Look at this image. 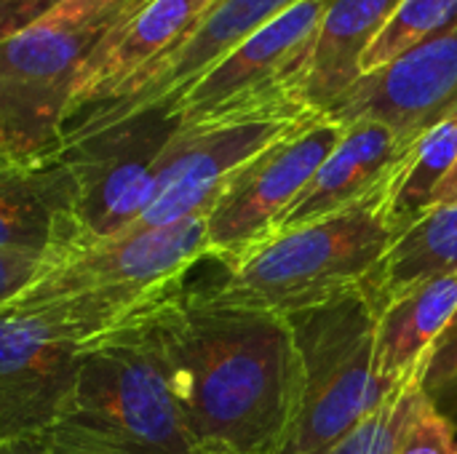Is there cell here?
<instances>
[{
    "label": "cell",
    "instance_id": "cell-1",
    "mask_svg": "<svg viewBox=\"0 0 457 454\" xmlns=\"http://www.w3.org/2000/svg\"><path fill=\"white\" fill-rule=\"evenodd\" d=\"M174 393L209 454H270L295 404L287 318L179 286L147 308Z\"/></svg>",
    "mask_w": 457,
    "mask_h": 454
},
{
    "label": "cell",
    "instance_id": "cell-2",
    "mask_svg": "<svg viewBox=\"0 0 457 454\" xmlns=\"http://www.w3.org/2000/svg\"><path fill=\"white\" fill-rule=\"evenodd\" d=\"M46 454H209L179 407L147 308L91 340Z\"/></svg>",
    "mask_w": 457,
    "mask_h": 454
},
{
    "label": "cell",
    "instance_id": "cell-3",
    "mask_svg": "<svg viewBox=\"0 0 457 454\" xmlns=\"http://www.w3.org/2000/svg\"><path fill=\"white\" fill-rule=\"evenodd\" d=\"M404 171L345 211L270 233L206 292L220 302L284 316L367 284L402 233L394 198Z\"/></svg>",
    "mask_w": 457,
    "mask_h": 454
},
{
    "label": "cell",
    "instance_id": "cell-4",
    "mask_svg": "<svg viewBox=\"0 0 457 454\" xmlns=\"http://www.w3.org/2000/svg\"><path fill=\"white\" fill-rule=\"evenodd\" d=\"M378 313L364 284L284 313L297 383L289 423L270 454H327L402 383L375 372Z\"/></svg>",
    "mask_w": 457,
    "mask_h": 454
},
{
    "label": "cell",
    "instance_id": "cell-5",
    "mask_svg": "<svg viewBox=\"0 0 457 454\" xmlns=\"http://www.w3.org/2000/svg\"><path fill=\"white\" fill-rule=\"evenodd\" d=\"M142 0H70L0 43V163H43L59 155L75 83Z\"/></svg>",
    "mask_w": 457,
    "mask_h": 454
},
{
    "label": "cell",
    "instance_id": "cell-6",
    "mask_svg": "<svg viewBox=\"0 0 457 454\" xmlns=\"http://www.w3.org/2000/svg\"><path fill=\"white\" fill-rule=\"evenodd\" d=\"M182 120L171 104L80 120L64 131L56 158L72 174L83 246L126 233L153 198L158 161Z\"/></svg>",
    "mask_w": 457,
    "mask_h": 454
},
{
    "label": "cell",
    "instance_id": "cell-7",
    "mask_svg": "<svg viewBox=\"0 0 457 454\" xmlns=\"http://www.w3.org/2000/svg\"><path fill=\"white\" fill-rule=\"evenodd\" d=\"M96 337L62 300L0 308V444L37 442L54 425Z\"/></svg>",
    "mask_w": 457,
    "mask_h": 454
},
{
    "label": "cell",
    "instance_id": "cell-8",
    "mask_svg": "<svg viewBox=\"0 0 457 454\" xmlns=\"http://www.w3.org/2000/svg\"><path fill=\"white\" fill-rule=\"evenodd\" d=\"M332 0H300L204 72L171 107L185 126L254 112H311L297 88Z\"/></svg>",
    "mask_w": 457,
    "mask_h": 454
},
{
    "label": "cell",
    "instance_id": "cell-9",
    "mask_svg": "<svg viewBox=\"0 0 457 454\" xmlns=\"http://www.w3.org/2000/svg\"><path fill=\"white\" fill-rule=\"evenodd\" d=\"M209 254V211L166 227L129 230L86 244L54 265L16 297L43 302L72 294H115L137 305H153L185 286V276Z\"/></svg>",
    "mask_w": 457,
    "mask_h": 454
},
{
    "label": "cell",
    "instance_id": "cell-10",
    "mask_svg": "<svg viewBox=\"0 0 457 454\" xmlns=\"http://www.w3.org/2000/svg\"><path fill=\"white\" fill-rule=\"evenodd\" d=\"M313 115L319 112H254L182 123L158 161L150 203L129 230L166 227L212 211L233 171Z\"/></svg>",
    "mask_w": 457,
    "mask_h": 454
},
{
    "label": "cell",
    "instance_id": "cell-11",
    "mask_svg": "<svg viewBox=\"0 0 457 454\" xmlns=\"http://www.w3.org/2000/svg\"><path fill=\"white\" fill-rule=\"evenodd\" d=\"M343 134V123L319 112L233 171L209 211L206 257L228 268L268 238Z\"/></svg>",
    "mask_w": 457,
    "mask_h": 454
},
{
    "label": "cell",
    "instance_id": "cell-12",
    "mask_svg": "<svg viewBox=\"0 0 457 454\" xmlns=\"http://www.w3.org/2000/svg\"><path fill=\"white\" fill-rule=\"evenodd\" d=\"M453 110H457V27L383 70L361 75L324 115L343 126L378 120L404 136H420Z\"/></svg>",
    "mask_w": 457,
    "mask_h": 454
},
{
    "label": "cell",
    "instance_id": "cell-13",
    "mask_svg": "<svg viewBox=\"0 0 457 454\" xmlns=\"http://www.w3.org/2000/svg\"><path fill=\"white\" fill-rule=\"evenodd\" d=\"M217 0H142L86 62L70 102L67 126L112 99L137 72L182 43Z\"/></svg>",
    "mask_w": 457,
    "mask_h": 454
},
{
    "label": "cell",
    "instance_id": "cell-14",
    "mask_svg": "<svg viewBox=\"0 0 457 454\" xmlns=\"http://www.w3.org/2000/svg\"><path fill=\"white\" fill-rule=\"evenodd\" d=\"M415 142L418 136H404L378 120L348 123L337 147L327 155L308 187L281 214L270 233L303 227L370 198L378 187L407 169Z\"/></svg>",
    "mask_w": 457,
    "mask_h": 454
},
{
    "label": "cell",
    "instance_id": "cell-15",
    "mask_svg": "<svg viewBox=\"0 0 457 454\" xmlns=\"http://www.w3.org/2000/svg\"><path fill=\"white\" fill-rule=\"evenodd\" d=\"M80 246L75 182L64 161L0 163V252L54 265Z\"/></svg>",
    "mask_w": 457,
    "mask_h": 454
},
{
    "label": "cell",
    "instance_id": "cell-16",
    "mask_svg": "<svg viewBox=\"0 0 457 454\" xmlns=\"http://www.w3.org/2000/svg\"><path fill=\"white\" fill-rule=\"evenodd\" d=\"M399 5L402 0H332L297 88L305 110L327 112L361 78V56Z\"/></svg>",
    "mask_w": 457,
    "mask_h": 454
},
{
    "label": "cell",
    "instance_id": "cell-17",
    "mask_svg": "<svg viewBox=\"0 0 457 454\" xmlns=\"http://www.w3.org/2000/svg\"><path fill=\"white\" fill-rule=\"evenodd\" d=\"M457 313V270L426 278L380 305L375 332V372L404 380L420 369Z\"/></svg>",
    "mask_w": 457,
    "mask_h": 454
},
{
    "label": "cell",
    "instance_id": "cell-18",
    "mask_svg": "<svg viewBox=\"0 0 457 454\" xmlns=\"http://www.w3.org/2000/svg\"><path fill=\"white\" fill-rule=\"evenodd\" d=\"M450 270H457V203L431 206L415 217L364 286L380 308L394 294Z\"/></svg>",
    "mask_w": 457,
    "mask_h": 454
},
{
    "label": "cell",
    "instance_id": "cell-19",
    "mask_svg": "<svg viewBox=\"0 0 457 454\" xmlns=\"http://www.w3.org/2000/svg\"><path fill=\"white\" fill-rule=\"evenodd\" d=\"M455 163L457 110H453L428 131H423L415 142L412 158L407 163V171L394 198V217L402 230L428 209L434 190L442 185V179L453 171Z\"/></svg>",
    "mask_w": 457,
    "mask_h": 454
},
{
    "label": "cell",
    "instance_id": "cell-20",
    "mask_svg": "<svg viewBox=\"0 0 457 454\" xmlns=\"http://www.w3.org/2000/svg\"><path fill=\"white\" fill-rule=\"evenodd\" d=\"M431 404L423 393V367L407 375L348 436L327 454H396L418 415Z\"/></svg>",
    "mask_w": 457,
    "mask_h": 454
},
{
    "label": "cell",
    "instance_id": "cell-21",
    "mask_svg": "<svg viewBox=\"0 0 457 454\" xmlns=\"http://www.w3.org/2000/svg\"><path fill=\"white\" fill-rule=\"evenodd\" d=\"M453 27H457V0H402L386 29L361 56L359 75L383 70L394 59L450 32Z\"/></svg>",
    "mask_w": 457,
    "mask_h": 454
},
{
    "label": "cell",
    "instance_id": "cell-22",
    "mask_svg": "<svg viewBox=\"0 0 457 454\" xmlns=\"http://www.w3.org/2000/svg\"><path fill=\"white\" fill-rule=\"evenodd\" d=\"M423 393L434 407L436 401L453 399L457 393V313L423 364Z\"/></svg>",
    "mask_w": 457,
    "mask_h": 454
},
{
    "label": "cell",
    "instance_id": "cell-23",
    "mask_svg": "<svg viewBox=\"0 0 457 454\" xmlns=\"http://www.w3.org/2000/svg\"><path fill=\"white\" fill-rule=\"evenodd\" d=\"M396 454H457L455 425L428 404L412 423Z\"/></svg>",
    "mask_w": 457,
    "mask_h": 454
},
{
    "label": "cell",
    "instance_id": "cell-24",
    "mask_svg": "<svg viewBox=\"0 0 457 454\" xmlns=\"http://www.w3.org/2000/svg\"><path fill=\"white\" fill-rule=\"evenodd\" d=\"M48 265L51 262L40 260V257L0 252V308L11 305L16 297H21Z\"/></svg>",
    "mask_w": 457,
    "mask_h": 454
},
{
    "label": "cell",
    "instance_id": "cell-25",
    "mask_svg": "<svg viewBox=\"0 0 457 454\" xmlns=\"http://www.w3.org/2000/svg\"><path fill=\"white\" fill-rule=\"evenodd\" d=\"M70 0H0V43L29 29Z\"/></svg>",
    "mask_w": 457,
    "mask_h": 454
},
{
    "label": "cell",
    "instance_id": "cell-26",
    "mask_svg": "<svg viewBox=\"0 0 457 454\" xmlns=\"http://www.w3.org/2000/svg\"><path fill=\"white\" fill-rule=\"evenodd\" d=\"M447 203H457V163L453 166V171L442 179V185L434 190L428 209L431 206H447Z\"/></svg>",
    "mask_w": 457,
    "mask_h": 454
},
{
    "label": "cell",
    "instance_id": "cell-27",
    "mask_svg": "<svg viewBox=\"0 0 457 454\" xmlns=\"http://www.w3.org/2000/svg\"><path fill=\"white\" fill-rule=\"evenodd\" d=\"M0 454H46L37 442H11L0 444Z\"/></svg>",
    "mask_w": 457,
    "mask_h": 454
}]
</instances>
